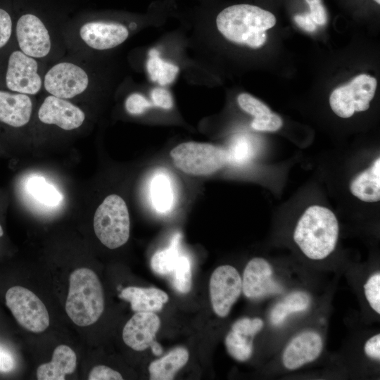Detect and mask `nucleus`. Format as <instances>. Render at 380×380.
<instances>
[{
  "instance_id": "f257e3e1",
  "label": "nucleus",
  "mask_w": 380,
  "mask_h": 380,
  "mask_svg": "<svg viewBox=\"0 0 380 380\" xmlns=\"http://www.w3.org/2000/svg\"><path fill=\"white\" fill-rule=\"evenodd\" d=\"M170 3L151 8L146 14L117 11L85 12L65 20L62 34L66 49L75 55L98 57L120 47L135 32L150 24Z\"/></svg>"
},
{
  "instance_id": "f03ea898",
  "label": "nucleus",
  "mask_w": 380,
  "mask_h": 380,
  "mask_svg": "<svg viewBox=\"0 0 380 380\" xmlns=\"http://www.w3.org/2000/svg\"><path fill=\"white\" fill-rule=\"evenodd\" d=\"M53 13L30 0L19 6L14 20L17 46L26 55L46 64L63 57L67 49L62 34L64 22L57 24Z\"/></svg>"
},
{
  "instance_id": "7ed1b4c3",
  "label": "nucleus",
  "mask_w": 380,
  "mask_h": 380,
  "mask_svg": "<svg viewBox=\"0 0 380 380\" xmlns=\"http://www.w3.org/2000/svg\"><path fill=\"white\" fill-rule=\"evenodd\" d=\"M97 58L72 54L49 64L44 75L43 90L72 101L99 89H112L113 75L104 64L99 63Z\"/></svg>"
},
{
  "instance_id": "20e7f679",
  "label": "nucleus",
  "mask_w": 380,
  "mask_h": 380,
  "mask_svg": "<svg viewBox=\"0 0 380 380\" xmlns=\"http://www.w3.org/2000/svg\"><path fill=\"white\" fill-rule=\"evenodd\" d=\"M276 24L270 11L249 4H236L223 8L215 16L213 25L220 35L233 44L251 49L266 42V31Z\"/></svg>"
},
{
  "instance_id": "39448f33",
  "label": "nucleus",
  "mask_w": 380,
  "mask_h": 380,
  "mask_svg": "<svg viewBox=\"0 0 380 380\" xmlns=\"http://www.w3.org/2000/svg\"><path fill=\"white\" fill-rule=\"evenodd\" d=\"M338 236V224L334 213L322 206L312 205L299 219L293 239L308 258L322 260L334 250Z\"/></svg>"
},
{
  "instance_id": "423d86ee",
  "label": "nucleus",
  "mask_w": 380,
  "mask_h": 380,
  "mask_svg": "<svg viewBox=\"0 0 380 380\" xmlns=\"http://www.w3.org/2000/svg\"><path fill=\"white\" fill-rule=\"evenodd\" d=\"M65 311L80 327L95 323L104 310V295L96 273L89 268H78L69 277Z\"/></svg>"
},
{
  "instance_id": "0eeeda50",
  "label": "nucleus",
  "mask_w": 380,
  "mask_h": 380,
  "mask_svg": "<svg viewBox=\"0 0 380 380\" xmlns=\"http://www.w3.org/2000/svg\"><path fill=\"white\" fill-rule=\"evenodd\" d=\"M170 157L177 168L194 176L213 174L230 161L228 151L222 147L196 141L178 144L171 150Z\"/></svg>"
},
{
  "instance_id": "6e6552de",
  "label": "nucleus",
  "mask_w": 380,
  "mask_h": 380,
  "mask_svg": "<svg viewBox=\"0 0 380 380\" xmlns=\"http://www.w3.org/2000/svg\"><path fill=\"white\" fill-rule=\"evenodd\" d=\"M96 236L107 248L115 249L129 239L130 220L125 201L117 194L108 196L98 206L94 216Z\"/></svg>"
},
{
  "instance_id": "1a4fd4ad",
  "label": "nucleus",
  "mask_w": 380,
  "mask_h": 380,
  "mask_svg": "<svg viewBox=\"0 0 380 380\" xmlns=\"http://www.w3.org/2000/svg\"><path fill=\"white\" fill-rule=\"evenodd\" d=\"M49 64L14 49L7 56L3 75L8 91L36 96L43 90L44 75Z\"/></svg>"
},
{
  "instance_id": "9d476101",
  "label": "nucleus",
  "mask_w": 380,
  "mask_h": 380,
  "mask_svg": "<svg viewBox=\"0 0 380 380\" xmlns=\"http://www.w3.org/2000/svg\"><path fill=\"white\" fill-rule=\"evenodd\" d=\"M376 78L366 74L354 77L349 83L336 88L329 97L334 113L343 118L351 117L355 112L369 108L376 89Z\"/></svg>"
},
{
  "instance_id": "9b49d317",
  "label": "nucleus",
  "mask_w": 380,
  "mask_h": 380,
  "mask_svg": "<svg viewBox=\"0 0 380 380\" xmlns=\"http://www.w3.org/2000/svg\"><path fill=\"white\" fill-rule=\"evenodd\" d=\"M6 303L18 324L27 330L40 333L49 325V315L42 301L29 289L15 286L6 293Z\"/></svg>"
},
{
  "instance_id": "f8f14e48",
  "label": "nucleus",
  "mask_w": 380,
  "mask_h": 380,
  "mask_svg": "<svg viewBox=\"0 0 380 380\" xmlns=\"http://www.w3.org/2000/svg\"><path fill=\"white\" fill-rule=\"evenodd\" d=\"M209 290L213 311L219 317H224L242 291L241 276L231 265L219 266L210 277Z\"/></svg>"
},
{
  "instance_id": "ddd939ff",
  "label": "nucleus",
  "mask_w": 380,
  "mask_h": 380,
  "mask_svg": "<svg viewBox=\"0 0 380 380\" xmlns=\"http://www.w3.org/2000/svg\"><path fill=\"white\" fill-rule=\"evenodd\" d=\"M37 115L42 124L56 126L64 131L80 128L87 118L84 111L72 101L49 94L39 106Z\"/></svg>"
},
{
  "instance_id": "4468645a",
  "label": "nucleus",
  "mask_w": 380,
  "mask_h": 380,
  "mask_svg": "<svg viewBox=\"0 0 380 380\" xmlns=\"http://www.w3.org/2000/svg\"><path fill=\"white\" fill-rule=\"evenodd\" d=\"M241 282L243 294L253 300L279 294L283 291V287L273 278L272 266L261 258H254L247 263Z\"/></svg>"
},
{
  "instance_id": "2eb2a0df",
  "label": "nucleus",
  "mask_w": 380,
  "mask_h": 380,
  "mask_svg": "<svg viewBox=\"0 0 380 380\" xmlns=\"http://www.w3.org/2000/svg\"><path fill=\"white\" fill-rule=\"evenodd\" d=\"M160 326L159 317L151 312H136L122 330L125 343L137 351L151 347Z\"/></svg>"
},
{
  "instance_id": "dca6fc26",
  "label": "nucleus",
  "mask_w": 380,
  "mask_h": 380,
  "mask_svg": "<svg viewBox=\"0 0 380 380\" xmlns=\"http://www.w3.org/2000/svg\"><path fill=\"white\" fill-rule=\"evenodd\" d=\"M322 348V339L318 333L303 331L286 346L282 355V362L288 369H298L315 360L321 354Z\"/></svg>"
},
{
  "instance_id": "f3484780",
  "label": "nucleus",
  "mask_w": 380,
  "mask_h": 380,
  "mask_svg": "<svg viewBox=\"0 0 380 380\" xmlns=\"http://www.w3.org/2000/svg\"><path fill=\"white\" fill-rule=\"evenodd\" d=\"M34 96L0 89V122L20 128L31 120Z\"/></svg>"
},
{
  "instance_id": "a211bd4d",
  "label": "nucleus",
  "mask_w": 380,
  "mask_h": 380,
  "mask_svg": "<svg viewBox=\"0 0 380 380\" xmlns=\"http://www.w3.org/2000/svg\"><path fill=\"white\" fill-rule=\"evenodd\" d=\"M119 297L129 302L132 310L135 312H158L169 300L167 294L160 289L137 286L122 289Z\"/></svg>"
},
{
  "instance_id": "6ab92c4d",
  "label": "nucleus",
  "mask_w": 380,
  "mask_h": 380,
  "mask_svg": "<svg viewBox=\"0 0 380 380\" xmlns=\"http://www.w3.org/2000/svg\"><path fill=\"white\" fill-rule=\"evenodd\" d=\"M77 356L68 346L59 345L53 350L49 362L41 365L37 370L39 380H63L66 374L76 369Z\"/></svg>"
},
{
  "instance_id": "aec40b11",
  "label": "nucleus",
  "mask_w": 380,
  "mask_h": 380,
  "mask_svg": "<svg viewBox=\"0 0 380 380\" xmlns=\"http://www.w3.org/2000/svg\"><path fill=\"white\" fill-rule=\"evenodd\" d=\"M350 192L360 200L376 202L380 199V158L351 182Z\"/></svg>"
},
{
  "instance_id": "412c9836",
  "label": "nucleus",
  "mask_w": 380,
  "mask_h": 380,
  "mask_svg": "<svg viewBox=\"0 0 380 380\" xmlns=\"http://www.w3.org/2000/svg\"><path fill=\"white\" fill-rule=\"evenodd\" d=\"M189 360L188 350L178 347L160 359L152 362L149 367L150 379L152 380L173 379L175 374L182 368Z\"/></svg>"
},
{
  "instance_id": "4be33fe9",
  "label": "nucleus",
  "mask_w": 380,
  "mask_h": 380,
  "mask_svg": "<svg viewBox=\"0 0 380 380\" xmlns=\"http://www.w3.org/2000/svg\"><path fill=\"white\" fill-rule=\"evenodd\" d=\"M146 70L151 81L161 87L172 84L180 70L179 65L160 57L157 48L150 49Z\"/></svg>"
},
{
  "instance_id": "5701e85b",
  "label": "nucleus",
  "mask_w": 380,
  "mask_h": 380,
  "mask_svg": "<svg viewBox=\"0 0 380 380\" xmlns=\"http://www.w3.org/2000/svg\"><path fill=\"white\" fill-rule=\"evenodd\" d=\"M310 298L303 291H295L288 296L272 309L270 315L271 323L277 326L284 322L291 314L306 310L310 305Z\"/></svg>"
},
{
  "instance_id": "b1692460",
  "label": "nucleus",
  "mask_w": 380,
  "mask_h": 380,
  "mask_svg": "<svg viewBox=\"0 0 380 380\" xmlns=\"http://www.w3.org/2000/svg\"><path fill=\"white\" fill-rule=\"evenodd\" d=\"M151 200L153 208L160 213L169 212L174 205V192L165 175H156L150 185Z\"/></svg>"
},
{
  "instance_id": "393cba45",
  "label": "nucleus",
  "mask_w": 380,
  "mask_h": 380,
  "mask_svg": "<svg viewBox=\"0 0 380 380\" xmlns=\"http://www.w3.org/2000/svg\"><path fill=\"white\" fill-rule=\"evenodd\" d=\"M181 234H176L168 248L156 252L151 259V267L154 272L159 275H169L175 267L180 253L179 246Z\"/></svg>"
},
{
  "instance_id": "a878e982",
  "label": "nucleus",
  "mask_w": 380,
  "mask_h": 380,
  "mask_svg": "<svg viewBox=\"0 0 380 380\" xmlns=\"http://www.w3.org/2000/svg\"><path fill=\"white\" fill-rule=\"evenodd\" d=\"M27 188L37 201L46 206H58L62 201L61 193L43 177L35 176L30 178Z\"/></svg>"
},
{
  "instance_id": "bb28decb",
  "label": "nucleus",
  "mask_w": 380,
  "mask_h": 380,
  "mask_svg": "<svg viewBox=\"0 0 380 380\" xmlns=\"http://www.w3.org/2000/svg\"><path fill=\"white\" fill-rule=\"evenodd\" d=\"M253 338L231 329L225 337V346L229 355L235 360L246 361L253 354Z\"/></svg>"
},
{
  "instance_id": "cd10ccee",
  "label": "nucleus",
  "mask_w": 380,
  "mask_h": 380,
  "mask_svg": "<svg viewBox=\"0 0 380 380\" xmlns=\"http://www.w3.org/2000/svg\"><path fill=\"white\" fill-rule=\"evenodd\" d=\"M174 289L181 293H187L191 288V269L189 259L180 255L175 267L169 274Z\"/></svg>"
},
{
  "instance_id": "c85d7f7f",
  "label": "nucleus",
  "mask_w": 380,
  "mask_h": 380,
  "mask_svg": "<svg viewBox=\"0 0 380 380\" xmlns=\"http://www.w3.org/2000/svg\"><path fill=\"white\" fill-rule=\"evenodd\" d=\"M155 107L149 96L147 97L144 93L134 91L128 94L125 101L126 111L132 115H141L150 108Z\"/></svg>"
},
{
  "instance_id": "c756f323",
  "label": "nucleus",
  "mask_w": 380,
  "mask_h": 380,
  "mask_svg": "<svg viewBox=\"0 0 380 380\" xmlns=\"http://www.w3.org/2000/svg\"><path fill=\"white\" fill-rule=\"evenodd\" d=\"M236 100L239 107L254 118H258L271 113L267 105L248 93L240 94Z\"/></svg>"
},
{
  "instance_id": "7c9ffc66",
  "label": "nucleus",
  "mask_w": 380,
  "mask_h": 380,
  "mask_svg": "<svg viewBox=\"0 0 380 380\" xmlns=\"http://www.w3.org/2000/svg\"><path fill=\"white\" fill-rule=\"evenodd\" d=\"M14 20L11 6L0 4V50L8 44L14 32Z\"/></svg>"
},
{
  "instance_id": "2f4dec72",
  "label": "nucleus",
  "mask_w": 380,
  "mask_h": 380,
  "mask_svg": "<svg viewBox=\"0 0 380 380\" xmlns=\"http://www.w3.org/2000/svg\"><path fill=\"white\" fill-rule=\"evenodd\" d=\"M365 294L371 308L380 313V274L372 275L364 285Z\"/></svg>"
},
{
  "instance_id": "473e14b6",
  "label": "nucleus",
  "mask_w": 380,
  "mask_h": 380,
  "mask_svg": "<svg viewBox=\"0 0 380 380\" xmlns=\"http://www.w3.org/2000/svg\"><path fill=\"white\" fill-rule=\"evenodd\" d=\"M149 97L156 108L169 110L173 108V97L166 87L155 86L149 91Z\"/></svg>"
},
{
  "instance_id": "72a5a7b5",
  "label": "nucleus",
  "mask_w": 380,
  "mask_h": 380,
  "mask_svg": "<svg viewBox=\"0 0 380 380\" xmlns=\"http://www.w3.org/2000/svg\"><path fill=\"white\" fill-rule=\"evenodd\" d=\"M263 325V321L258 317H244L236 321L232 326V330L253 338L262 329Z\"/></svg>"
},
{
  "instance_id": "f704fd0d",
  "label": "nucleus",
  "mask_w": 380,
  "mask_h": 380,
  "mask_svg": "<svg viewBox=\"0 0 380 380\" xmlns=\"http://www.w3.org/2000/svg\"><path fill=\"white\" fill-rule=\"evenodd\" d=\"M283 125L281 118L277 114L270 113L258 118H253V129L258 131L275 132Z\"/></svg>"
},
{
  "instance_id": "c9c22d12",
  "label": "nucleus",
  "mask_w": 380,
  "mask_h": 380,
  "mask_svg": "<svg viewBox=\"0 0 380 380\" xmlns=\"http://www.w3.org/2000/svg\"><path fill=\"white\" fill-rule=\"evenodd\" d=\"M122 375L117 371L105 365H97L91 370L89 380H121Z\"/></svg>"
},
{
  "instance_id": "e433bc0d",
  "label": "nucleus",
  "mask_w": 380,
  "mask_h": 380,
  "mask_svg": "<svg viewBox=\"0 0 380 380\" xmlns=\"http://www.w3.org/2000/svg\"><path fill=\"white\" fill-rule=\"evenodd\" d=\"M310 7V15L314 23L319 25L327 23V15L322 0H305Z\"/></svg>"
},
{
  "instance_id": "4c0bfd02",
  "label": "nucleus",
  "mask_w": 380,
  "mask_h": 380,
  "mask_svg": "<svg viewBox=\"0 0 380 380\" xmlns=\"http://www.w3.org/2000/svg\"><path fill=\"white\" fill-rule=\"evenodd\" d=\"M366 355L373 359H380V334H376L369 338L364 347Z\"/></svg>"
},
{
  "instance_id": "58836bf2",
  "label": "nucleus",
  "mask_w": 380,
  "mask_h": 380,
  "mask_svg": "<svg viewBox=\"0 0 380 380\" xmlns=\"http://www.w3.org/2000/svg\"><path fill=\"white\" fill-rule=\"evenodd\" d=\"M293 19L298 26L307 32H312L317 28L316 24L309 13L297 14L294 16Z\"/></svg>"
},
{
  "instance_id": "ea45409f",
  "label": "nucleus",
  "mask_w": 380,
  "mask_h": 380,
  "mask_svg": "<svg viewBox=\"0 0 380 380\" xmlns=\"http://www.w3.org/2000/svg\"><path fill=\"white\" fill-rule=\"evenodd\" d=\"M152 351L155 355H160L162 353V348L157 342H154L151 346Z\"/></svg>"
},
{
  "instance_id": "a19ab883",
  "label": "nucleus",
  "mask_w": 380,
  "mask_h": 380,
  "mask_svg": "<svg viewBox=\"0 0 380 380\" xmlns=\"http://www.w3.org/2000/svg\"><path fill=\"white\" fill-rule=\"evenodd\" d=\"M6 350H7V349H5V348L0 346V360L3 357L4 354L6 353Z\"/></svg>"
},
{
  "instance_id": "79ce46f5",
  "label": "nucleus",
  "mask_w": 380,
  "mask_h": 380,
  "mask_svg": "<svg viewBox=\"0 0 380 380\" xmlns=\"http://www.w3.org/2000/svg\"><path fill=\"white\" fill-rule=\"evenodd\" d=\"M4 234L3 229L1 226L0 225V237L2 236Z\"/></svg>"
},
{
  "instance_id": "37998d69",
  "label": "nucleus",
  "mask_w": 380,
  "mask_h": 380,
  "mask_svg": "<svg viewBox=\"0 0 380 380\" xmlns=\"http://www.w3.org/2000/svg\"><path fill=\"white\" fill-rule=\"evenodd\" d=\"M376 3H377L378 4H380V0H374Z\"/></svg>"
},
{
  "instance_id": "c03bdc74",
  "label": "nucleus",
  "mask_w": 380,
  "mask_h": 380,
  "mask_svg": "<svg viewBox=\"0 0 380 380\" xmlns=\"http://www.w3.org/2000/svg\"><path fill=\"white\" fill-rule=\"evenodd\" d=\"M164 1H167V2H170V3L172 1V0H164Z\"/></svg>"
}]
</instances>
